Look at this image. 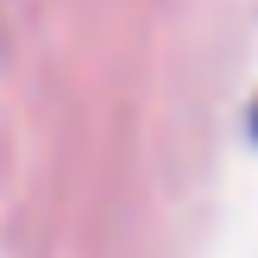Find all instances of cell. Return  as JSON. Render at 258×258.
<instances>
[{
	"label": "cell",
	"instance_id": "6da1fadb",
	"mask_svg": "<svg viewBox=\"0 0 258 258\" xmlns=\"http://www.w3.org/2000/svg\"><path fill=\"white\" fill-rule=\"evenodd\" d=\"M252 133H258V107H252Z\"/></svg>",
	"mask_w": 258,
	"mask_h": 258
}]
</instances>
